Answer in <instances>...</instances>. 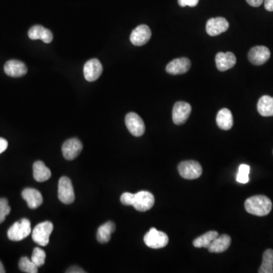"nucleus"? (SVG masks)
Here are the masks:
<instances>
[{
  "label": "nucleus",
  "mask_w": 273,
  "mask_h": 273,
  "mask_svg": "<svg viewBox=\"0 0 273 273\" xmlns=\"http://www.w3.org/2000/svg\"><path fill=\"white\" fill-rule=\"evenodd\" d=\"M30 232H31L30 222L27 219H22L11 226L8 231V238L14 242H20L26 239Z\"/></svg>",
  "instance_id": "f03ea898"
},
{
  "label": "nucleus",
  "mask_w": 273,
  "mask_h": 273,
  "mask_svg": "<svg viewBox=\"0 0 273 273\" xmlns=\"http://www.w3.org/2000/svg\"><path fill=\"white\" fill-rule=\"evenodd\" d=\"M22 198L26 201L30 209H37L43 204L42 194L38 190L33 188H26L22 191Z\"/></svg>",
  "instance_id": "a211bd4d"
},
{
  "label": "nucleus",
  "mask_w": 273,
  "mask_h": 273,
  "mask_svg": "<svg viewBox=\"0 0 273 273\" xmlns=\"http://www.w3.org/2000/svg\"><path fill=\"white\" fill-rule=\"evenodd\" d=\"M270 55L269 48L264 46H257L250 49L248 53V59L253 65H261L269 60Z\"/></svg>",
  "instance_id": "ddd939ff"
},
{
  "label": "nucleus",
  "mask_w": 273,
  "mask_h": 273,
  "mask_svg": "<svg viewBox=\"0 0 273 273\" xmlns=\"http://www.w3.org/2000/svg\"><path fill=\"white\" fill-rule=\"evenodd\" d=\"M231 238L228 234H222L218 236L211 243L208 247V250L211 253H223L228 250L231 245Z\"/></svg>",
  "instance_id": "aec40b11"
},
{
  "label": "nucleus",
  "mask_w": 273,
  "mask_h": 273,
  "mask_svg": "<svg viewBox=\"0 0 273 273\" xmlns=\"http://www.w3.org/2000/svg\"><path fill=\"white\" fill-rule=\"evenodd\" d=\"M133 195L134 194H132V193H124V194H123L120 197L121 204L126 206H132V198H133Z\"/></svg>",
  "instance_id": "7c9ffc66"
},
{
  "label": "nucleus",
  "mask_w": 273,
  "mask_h": 273,
  "mask_svg": "<svg viewBox=\"0 0 273 273\" xmlns=\"http://www.w3.org/2000/svg\"><path fill=\"white\" fill-rule=\"evenodd\" d=\"M229 28V23L224 17H218L209 19L206 30L210 36L215 37L224 33Z\"/></svg>",
  "instance_id": "4468645a"
},
{
  "label": "nucleus",
  "mask_w": 273,
  "mask_h": 273,
  "mask_svg": "<svg viewBox=\"0 0 273 273\" xmlns=\"http://www.w3.org/2000/svg\"><path fill=\"white\" fill-rule=\"evenodd\" d=\"M53 230V225L51 222L46 221L35 226L32 232V239L38 245L45 247L49 242V236Z\"/></svg>",
  "instance_id": "7ed1b4c3"
},
{
  "label": "nucleus",
  "mask_w": 273,
  "mask_h": 273,
  "mask_svg": "<svg viewBox=\"0 0 273 273\" xmlns=\"http://www.w3.org/2000/svg\"><path fill=\"white\" fill-rule=\"evenodd\" d=\"M151 36V30L148 25H139L131 33L130 41L133 45L141 46L148 44Z\"/></svg>",
  "instance_id": "9b49d317"
},
{
  "label": "nucleus",
  "mask_w": 273,
  "mask_h": 273,
  "mask_svg": "<svg viewBox=\"0 0 273 273\" xmlns=\"http://www.w3.org/2000/svg\"><path fill=\"white\" fill-rule=\"evenodd\" d=\"M154 204V196L149 191H139L137 194H134L132 198V206H133L137 211H148L151 210Z\"/></svg>",
  "instance_id": "39448f33"
},
{
  "label": "nucleus",
  "mask_w": 273,
  "mask_h": 273,
  "mask_svg": "<svg viewBox=\"0 0 273 273\" xmlns=\"http://www.w3.org/2000/svg\"><path fill=\"white\" fill-rule=\"evenodd\" d=\"M143 241L148 247L153 249H159L167 245L169 237L166 233L158 231L155 228H151L145 234Z\"/></svg>",
  "instance_id": "20e7f679"
},
{
  "label": "nucleus",
  "mask_w": 273,
  "mask_h": 273,
  "mask_svg": "<svg viewBox=\"0 0 273 273\" xmlns=\"http://www.w3.org/2000/svg\"><path fill=\"white\" fill-rule=\"evenodd\" d=\"M28 37L30 40H41L45 44H49L53 39V35L49 29H46L41 25H35L28 31Z\"/></svg>",
  "instance_id": "6ab92c4d"
},
{
  "label": "nucleus",
  "mask_w": 273,
  "mask_h": 273,
  "mask_svg": "<svg viewBox=\"0 0 273 273\" xmlns=\"http://www.w3.org/2000/svg\"><path fill=\"white\" fill-rule=\"evenodd\" d=\"M265 9L269 12H273V0H264Z\"/></svg>",
  "instance_id": "f704fd0d"
},
{
  "label": "nucleus",
  "mask_w": 273,
  "mask_h": 273,
  "mask_svg": "<svg viewBox=\"0 0 273 273\" xmlns=\"http://www.w3.org/2000/svg\"><path fill=\"white\" fill-rule=\"evenodd\" d=\"M116 231V225L113 222H108L97 230V239L101 244L110 242L111 234Z\"/></svg>",
  "instance_id": "b1692460"
},
{
  "label": "nucleus",
  "mask_w": 273,
  "mask_h": 273,
  "mask_svg": "<svg viewBox=\"0 0 273 273\" xmlns=\"http://www.w3.org/2000/svg\"><path fill=\"white\" fill-rule=\"evenodd\" d=\"M103 65L97 59L87 61L84 66V78L89 82L97 81L103 73Z\"/></svg>",
  "instance_id": "f8f14e48"
},
{
  "label": "nucleus",
  "mask_w": 273,
  "mask_h": 273,
  "mask_svg": "<svg viewBox=\"0 0 273 273\" xmlns=\"http://www.w3.org/2000/svg\"><path fill=\"white\" fill-rule=\"evenodd\" d=\"M246 211L252 215L264 216L271 212L272 201L269 197L263 195H257L249 197L244 204Z\"/></svg>",
  "instance_id": "f257e3e1"
},
{
  "label": "nucleus",
  "mask_w": 273,
  "mask_h": 273,
  "mask_svg": "<svg viewBox=\"0 0 273 273\" xmlns=\"http://www.w3.org/2000/svg\"><path fill=\"white\" fill-rule=\"evenodd\" d=\"M178 5L181 7H195L199 3V0H178Z\"/></svg>",
  "instance_id": "2f4dec72"
},
{
  "label": "nucleus",
  "mask_w": 273,
  "mask_h": 273,
  "mask_svg": "<svg viewBox=\"0 0 273 273\" xmlns=\"http://www.w3.org/2000/svg\"><path fill=\"white\" fill-rule=\"evenodd\" d=\"M236 62L237 60L235 56L231 52H220L217 53L215 57L217 69L220 71H227L230 68H233L235 65Z\"/></svg>",
  "instance_id": "f3484780"
},
{
  "label": "nucleus",
  "mask_w": 273,
  "mask_h": 273,
  "mask_svg": "<svg viewBox=\"0 0 273 273\" xmlns=\"http://www.w3.org/2000/svg\"><path fill=\"white\" fill-rule=\"evenodd\" d=\"M19 269L24 272L27 273H38V267L32 261L31 259L28 258H22L19 261Z\"/></svg>",
  "instance_id": "bb28decb"
},
{
  "label": "nucleus",
  "mask_w": 273,
  "mask_h": 273,
  "mask_svg": "<svg viewBox=\"0 0 273 273\" xmlns=\"http://www.w3.org/2000/svg\"><path fill=\"white\" fill-rule=\"evenodd\" d=\"M58 197L65 204H72L76 199L72 183L68 177H62L59 181Z\"/></svg>",
  "instance_id": "0eeeda50"
},
{
  "label": "nucleus",
  "mask_w": 273,
  "mask_h": 273,
  "mask_svg": "<svg viewBox=\"0 0 273 273\" xmlns=\"http://www.w3.org/2000/svg\"><path fill=\"white\" fill-rule=\"evenodd\" d=\"M11 207L6 198H0V224L6 220V217L10 213Z\"/></svg>",
  "instance_id": "c756f323"
},
{
  "label": "nucleus",
  "mask_w": 273,
  "mask_h": 273,
  "mask_svg": "<svg viewBox=\"0 0 273 273\" xmlns=\"http://www.w3.org/2000/svg\"><path fill=\"white\" fill-rule=\"evenodd\" d=\"M250 168L249 166L242 164L239 167V172H238L236 180L241 184H247L249 181V173H250Z\"/></svg>",
  "instance_id": "c85d7f7f"
},
{
  "label": "nucleus",
  "mask_w": 273,
  "mask_h": 273,
  "mask_svg": "<svg viewBox=\"0 0 273 273\" xmlns=\"http://www.w3.org/2000/svg\"><path fill=\"white\" fill-rule=\"evenodd\" d=\"M31 260L38 267L42 266L45 263L46 253L40 247H35L32 253Z\"/></svg>",
  "instance_id": "cd10ccee"
},
{
  "label": "nucleus",
  "mask_w": 273,
  "mask_h": 273,
  "mask_svg": "<svg viewBox=\"0 0 273 273\" xmlns=\"http://www.w3.org/2000/svg\"><path fill=\"white\" fill-rule=\"evenodd\" d=\"M6 74L12 78H20L28 72V68L24 62L19 60H9L5 64Z\"/></svg>",
  "instance_id": "dca6fc26"
},
{
  "label": "nucleus",
  "mask_w": 273,
  "mask_h": 273,
  "mask_svg": "<svg viewBox=\"0 0 273 273\" xmlns=\"http://www.w3.org/2000/svg\"><path fill=\"white\" fill-rule=\"evenodd\" d=\"M191 113V106L186 102H177L172 110V120L175 124H185Z\"/></svg>",
  "instance_id": "1a4fd4ad"
},
{
  "label": "nucleus",
  "mask_w": 273,
  "mask_h": 273,
  "mask_svg": "<svg viewBox=\"0 0 273 273\" xmlns=\"http://www.w3.org/2000/svg\"><path fill=\"white\" fill-rule=\"evenodd\" d=\"M125 124L129 132L135 137L144 134L145 124L143 119L135 113H129L125 117Z\"/></svg>",
  "instance_id": "6e6552de"
},
{
  "label": "nucleus",
  "mask_w": 273,
  "mask_h": 273,
  "mask_svg": "<svg viewBox=\"0 0 273 273\" xmlns=\"http://www.w3.org/2000/svg\"><path fill=\"white\" fill-rule=\"evenodd\" d=\"M190 68H191V61L188 58L182 57L171 61L167 65L166 70L169 74L176 76L188 72Z\"/></svg>",
  "instance_id": "2eb2a0df"
},
{
  "label": "nucleus",
  "mask_w": 273,
  "mask_h": 273,
  "mask_svg": "<svg viewBox=\"0 0 273 273\" xmlns=\"http://www.w3.org/2000/svg\"><path fill=\"white\" fill-rule=\"evenodd\" d=\"M178 172L182 178L193 180L201 177L202 175V167L197 161H184L178 165Z\"/></svg>",
  "instance_id": "423d86ee"
},
{
  "label": "nucleus",
  "mask_w": 273,
  "mask_h": 273,
  "mask_svg": "<svg viewBox=\"0 0 273 273\" xmlns=\"http://www.w3.org/2000/svg\"><path fill=\"white\" fill-rule=\"evenodd\" d=\"M259 273L273 272V250L268 249L263 253V262L258 271Z\"/></svg>",
  "instance_id": "a878e982"
},
{
  "label": "nucleus",
  "mask_w": 273,
  "mask_h": 273,
  "mask_svg": "<svg viewBox=\"0 0 273 273\" xmlns=\"http://www.w3.org/2000/svg\"><path fill=\"white\" fill-rule=\"evenodd\" d=\"M247 3L250 5V6H253V7H259V6H261L262 3H263L264 0H246Z\"/></svg>",
  "instance_id": "72a5a7b5"
},
{
  "label": "nucleus",
  "mask_w": 273,
  "mask_h": 273,
  "mask_svg": "<svg viewBox=\"0 0 273 273\" xmlns=\"http://www.w3.org/2000/svg\"><path fill=\"white\" fill-rule=\"evenodd\" d=\"M8 148V141L6 139L0 137V154L6 151Z\"/></svg>",
  "instance_id": "473e14b6"
},
{
  "label": "nucleus",
  "mask_w": 273,
  "mask_h": 273,
  "mask_svg": "<svg viewBox=\"0 0 273 273\" xmlns=\"http://www.w3.org/2000/svg\"><path fill=\"white\" fill-rule=\"evenodd\" d=\"M82 149L83 144L81 140L78 138L69 139L62 145V154L67 160H73L78 157Z\"/></svg>",
  "instance_id": "9d476101"
},
{
  "label": "nucleus",
  "mask_w": 273,
  "mask_h": 273,
  "mask_svg": "<svg viewBox=\"0 0 273 273\" xmlns=\"http://www.w3.org/2000/svg\"><path fill=\"white\" fill-rule=\"evenodd\" d=\"M219 236V233L215 231H210L205 234L201 235V237L197 238L193 242L194 247L197 248L201 247H205L208 248L209 246L211 244V243L216 239Z\"/></svg>",
  "instance_id": "393cba45"
},
{
  "label": "nucleus",
  "mask_w": 273,
  "mask_h": 273,
  "mask_svg": "<svg viewBox=\"0 0 273 273\" xmlns=\"http://www.w3.org/2000/svg\"><path fill=\"white\" fill-rule=\"evenodd\" d=\"M33 178L38 182L47 181L50 178L51 171L42 161H37L33 166Z\"/></svg>",
  "instance_id": "4be33fe9"
},
{
  "label": "nucleus",
  "mask_w": 273,
  "mask_h": 273,
  "mask_svg": "<svg viewBox=\"0 0 273 273\" xmlns=\"http://www.w3.org/2000/svg\"><path fill=\"white\" fill-rule=\"evenodd\" d=\"M258 110L262 116H273V97L267 95L263 96L259 100Z\"/></svg>",
  "instance_id": "5701e85b"
},
{
  "label": "nucleus",
  "mask_w": 273,
  "mask_h": 273,
  "mask_svg": "<svg viewBox=\"0 0 273 273\" xmlns=\"http://www.w3.org/2000/svg\"><path fill=\"white\" fill-rule=\"evenodd\" d=\"M67 272L68 273H84V270H83L82 269H81V268L78 267V266H73V267L70 268V269H68V271H67Z\"/></svg>",
  "instance_id": "c9c22d12"
},
{
  "label": "nucleus",
  "mask_w": 273,
  "mask_h": 273,
  "mask_svg": "<svg viewBox=\"0 0 273 273\" xmlns=\"http://www.w3.org/2000/svg\"><path fill=\"white\" fill-rule=\"evenodd\" d=\"M217 125L222 130L228 131L232 128V113L228 108H222L219 111L216 116Z\"/></svg>",
  "instance_id": "412c9836"
},
{
  "label": "nucleus",
  "mask_w": 273,
  "mask_h": 273,
  "mask_svg": "<svg viewBox=\"0 0 273 273\" xmlns=\"http://www.w3.org/2000/svg\"><path fill=\"white\" fill-rule=\"evenodd\" d=\"M6 270H5L4 266H3V263L2 262H0V273H5Z\"/></svg>",
  "instance_id": "e433bc0d"
}]
</instances>
